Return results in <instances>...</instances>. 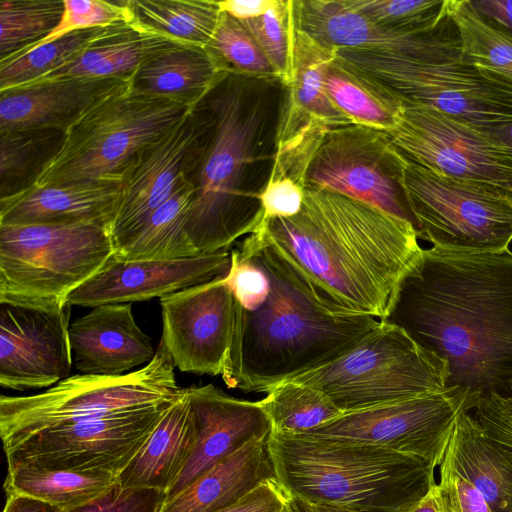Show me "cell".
<instances>
[{"label": "cell", "mask_w": 512, "mask_h": 512, "mask_svg": "<svg viewBox=\"0 0 512 512\" xmlns=\"http://www.w3.org/2000/svg\"><path fill=\"white\" fill-rule=\"evenodd\" d=\"M448 366L447 388L512 396V252L423 249L380 320Z\"/></svg>", "instance_id": "6da1fadb"}, {"label": "cell", "mask_w": 512, "mask_h": 512, "mask_svg": "<svg viewBox=\"0 0 512 512\" xmlns=\"http://www.w3.org/2000/svg\"><path fill=\"white\" fill-rule=\"evenodd\" d=\"M330 304L381 320L423 248L407 221L353 198L306 186L300 211L253 232Z\"/></svg>", "instance_id": "7a4b0ae2"}, {"label": "cell", "mask_w": 512, "mask_h": 512, "mask_svg": "<svg viewBox=\"0 0 512 512\" xmlns=\"http://www.w3.org/2000/svg\"><path fill=\"white\" fill-rule=\"evenodd\" d=\"M288 98L277 76L227 72L203 99L208 128L185 224L197 255L227 251L262 222Z\"/></svg>", "instance_id": "3957f363"}, {"label": "cell", "mask_w": 512, "mask_h": 512, "mask_svg": "<svg viewBox=\"0 0 512 512\" xmlns=\"http://www.w3.org/2000/svg\"><path fill=\"white\" fill-rule=\"evenodd\" d=\"M237 248L264 270L270 290L252 311L235 300L232 343L221 376L228 388L268 393L342 357L380 326L378 318L330 304L256 234Z\"/></svg>", "instance_id": "277c9868"}, {"label": "cell", "mask_w": 512, "mask_h": 512, "mask_svg": "<svg viewBox=\"0 0 512 512\" xmlns=\"http://www.w3.org/2000/svg\"><path fill=\"white\" fill-rule=\"evenodd\" d=\"M334 62L379 102L398 113L425 106L478 129L512 120V84L462 60L449 7L411 49H335Z\"/></svg>", "instance_id": "5b68a950"}, {"label": "cell", "mask_w": 512, "mask_h": 512, "mask_svg": "<svg viewBox=\"0 0 512 512\" xmlns=\"http://www.w3.org/2000/svg\"><path fill=\"white\" fill-rule=\"evenodd\" d=\"M274 474L290 495L356 512H408L429 490L431 461L381 446L271 432Z\"/></svg>", "instance_id": "8992f818"}, {"label": "cell", "mask_w": 512, "mask_h": 512, "mask_svg": "<svg viewBox=\"0 0 512 512\" xmlns=\"http://www.w3.org/2000/svg\"><path fill=\"white\" fill-rule=\"evenodd\" d=\"M192 108L140 93L130 79L122 80L63 131L30 185L119 184L132 159Z\"/></svg>", "instance_id": "52a82bcc"}, {"label": "cell", "mask_w": 512, "mask_h": 512, "mask_svg": "<svg viewBox=\"0 0 512 512\" xmlns=\"http://www.w3.org/2000/svg\"><path fill=\"white\" fill-rule=\"evenodd\" d=\"M114 253L97 223L0 225V304L61 310Z\"/></svg>", "instance_id": "ba28073f"}, {"label": "cell", "mask_w": 512, "mask_h": 512, "mask_svg": "<svg viewBox=\"0 0 512 512\" xmlns=\"http://www.w3.org/2000/svg\"><path fill=\"white\" fill-rule=\"evenodd\" d=\"M163 342L143 368L120 376L78 374L28 396L0 397L3 448L43 429L172 402L179 394Z\"/></svg>", "instance_id": "9c48e42d"}, {"label": "cell", "mask_w": 512, "mask_h": 512, "mask_svg": "<svg viewBox=\"0 0 512 512\" xmlns=\"http://www.w3.org/2000/svg\"><path fill=\"white\" fill-rule=\"evenodd\" d=\"M448 378L443 359L381 322L342 357L291 380L320 390L346 413L441 392Z\"/></svg>", "instance_id": "30bf717a"}, {"label": "cell", "mask_w": 512, "mask_h": 512, "mask_svg": "<svg viewBox=\"0 0 512 512\" xmlns=\"http://www.w3.org/2000/svg\"><path fill=\"white\" fill-rule=\"evenodd\" d=\"M405 186L418 237L460 252H503L512 241V199L407 163Z\"/></svg>", "instance_id": "8fae6325"}, {"label": "cell", "mask_w": 512, "mask_h": 512, "mask_svg": "<svg viewBox=\"0 0 512 512\" xmlns=\"http://www.w3.org/2000/svg\"><path fill=\"white\" fill-rule=\"evenodd\" d=\"M386 132L407 163L512 199V148L490 134L425 106L402 107Z\"/></svg>", "instance_id": "7c38bea8"}, {"label": "cell", "mask_w": 512, "mask_h": 512, "mask_svg": "<svg viewBox=\"0 0 512 512\" xmlns=\"http://www.w3.org/2000/svg\"><path fill=\"white\" fill-rule=\"evenodd\" d=\"M407 161L386 131L349 124L329 128L306 173V186L364 202L409 222L418 234L405 186Z\"/></svg>", "instance_id": "4fadbf2b"}, {"label": "cell", "mask_w": 512, "mask_h": 512, "mask_svg": "<svg viewBox=\"0 0 512 512\" xmlns=\"http://www.w3.org/2000/svg\"><path fill=\"white\" fill-rule=\"evenodd\" d=\"M172 402L43 429L4 447L7 465L117 476Z\"/></svg>", "instance_id": "5bb4252c"}, {"label": "cell", "mask_w": 512, "mask_h": 512, "mask_svg": "<svg viewBox=\"0 0 512 512\" xmlns=\"http://www.w3.org/2000/svg\"><path fill=\"white\" fill-rule=\"evenodd\" d=\"M208 115L201 102L144 147L119 181L110 233L115 251L125 245L185 177H193L205 142Z\"/></svg>", "instance_id": "9a60e30c"}, {"label": "cell", "mask_w": 512, "mask_h": 512, "mask_svg": "<svg viewBox=\"0 0 512 512\" xmlns=\"http://www.w3.org/2000/svg\"><path fill=\"white\" fill-rule=\"evenodd\" d=\"M477 398L467 389L445 390L408 400L346 412L304 434L361 442L431 461L455 415L473 409Z\"/></svg>", "instance_id": "2e32d148"}, {"label": "cell", "mask_w": 512, "mask_h": 512, "mask_svg": "<svg viewBox=\"0 0 512 512\" xmlns=\"http://www.w3.org/2000/svg\"><path fill=\"white\" fill-rule=\"evenodd\" d=\"M160 300L162 336L175 367L200 375H223L231 348L235 298L225 275Z\"/></svg>", "instance_id": "e0dca14e"}, {"label": "cell", "mask_w": 512, "mask_h": 512, "mask_svg": "<svg viewBox=\"0 0 512 512\" xmlns=\"http://www.w3.org/2000/svg\"><path fill=\"white\" fill-rule=\"evenodd\" d=\"M71 307L49 311L0 304V384L13 390L52 387L70 377Z\"/></svg>", "instance_id": "ac0fdd59"}, {"label": "cell", "mask_w": 512, "mask_h": 512, "mask_svg": "<svg viewBox=\"0 0 512 512\" xmlns=\"http://www.w3.org/2000/svg\"><path fill=\"white\" fill-rule=\"evenodd\" d=\"M230 252L169 260H127L115 254L67 298L70 306L95 307L159 299L227 274Z\"/></svg>", "instance_id": "d6986e66"}, {"label": "cell", "mask_w": 512, "mask_h": 512, "mask_svg": "<svg viewBox=\"0 0 512 512\" xmlns=\"http://www.w3.org/2000/svg\"><path fill=\"white\" fill-rule=\"evenodd\" d=\"M196 440L191 457L167 493L173 498L216 463L250 440L270 434L271 421L259 401L238 399L213 384L187 388Z\"/></svg>", "instance_id": "ffe728a7"}, {"label": "cell", "mask_w": 512, "mask_h": 512, "mask_svg": "<svg viewBox=\"0 0 512 512\" xmlns=\"http://www.w3.org/2000/svg\"><path fill=\"white\" fill-rule=\"evenodd\" d=\"M73 365L86 375L120 376L151 362V338L138 326L131 303L92 307L69 327Z\"/></svg>", "instance_id": "44dd1931"}, {"label": "cell", "mask_w": 512, "mask_h": 512, "mask_svg": "<svg viewBox=\"0 0 512 512\" xmlns=\"http://www.w3.org/2000/svg\"><path fill=\"white\" fill-rule=\"evenodd\" d=\"M124 79H57L0 91V132L66 130L98 97Z\"/></svg>", "instance_id": "7402d4cb"}, {"label": "cell", "mask_w": 512, "mask_h": 512, "mask_svg": "<svg viewBox=\"0 0 512 512\" xmlns=\"http://www.w3.org/2000/svg\"><path fill=\"white\" fill-rule=\"evenodd\" d=\"M119 184L28 186L0 198V225L97 223L111 229Z\"/></svg>", "instance_id": "603a6c76"}, {"label": "cell", "mask_w": 512, "mask_h": 512, "mask_svg": "<svg viewBox=\"0 0 512 512\" xmlns=\"http://www.w3.org/2000/svg\"><path fill=\"white\" fill-rule=\"evenodd\" d=\"M196 434L189 413L188 391L181 388L142 447L118 473L123 488L168 491L186 467Z\"/></svg>", "instance_id": "cb8c5ba5"}, {"label": "cell", "mask_w": 512, "mask_h": 512, "mask_svg": "<svg viewBox=\"0 0 512 512\" xmlns=\"http://www.w3.org/2000/svg\"><path fill=\"white\" fill-rule=\"evenodd\" d=\"M270 434L250 440L216 463L166 500L160 512H218L262 480L275 476L268 449Z\"/></svg>", "instance_id": "d4e9b609"}, {"label": "cell", "mask_w": 512, "mask_h": 512, "mask_svg": "<svg viewBox=\"0 0 512 512\" xmlns=\"http://www.w3.org/2000/svg\"><path fill=\"white\" fill-rule=\"evenodd\" d=\"M443 445L454 468L494 512H512V458L484 434L469 408L455 415L445 430Z\"/></svg>", "instance_id": "484cf974"}, {"label": "cell", "mask_w": 512, "mask_h": 512, "mask_svg": "<svg viewBox=\"0 0 512 512\" xmlns=\"http://www.w3.org/2000/svg\"><path fill=\"white\" fill-rule=\"evenodd\" d=\"M225 73L206 46L173 43L144 61L130 80L140 93L196 107Z\"/></svg>", "instance_id": "4316f807"}, {"label": "cell", "mask_w": 512, "mask_h": 512, "mask_svg": "<svg viewBox=\"0 0 512 512\" xmlns=\"http://www.w3.org/2000/svg\"><path fill=\"white\" fill-rule=\"evenodd\" d=\"M173 43L180 42L147 29L135 19L120 22L108 26L73 61L35 82L57 79L128 80L151 55Z\"/></svg>", "instance_id": "83f0119b"}, {"label": "cell", "mask_w": 512, "mask_h": 512, "mask_svg": "<svg viewBox=\"0 0 512 512\" xmlns=\"http://www.w3.org/2000/svg\"><path fill=\"white\" fill-rule=\"evenodd\" d=\"M194 192L192 178H183L143 227L115 251V256L127 260H169L198 256L185 233Z\"/></svg>", "instance_id": "f1b7e54d"}, {"label": "cell", "mask_w": 512, "mask_h": 512, "mask_svg": "<svg viewBox=\"0 0 512 512\" xmlns=\"http://www.w3.org/2000/svg\"><path fill=\"white\" fill-rule=\"evenodd\" d=\"M334 57V49L321 45L295 28L289 100L329 128L354 124L334 105L325 89L324 74Z\"/></svg>", "instance_id": "f546056e"}, {"label": "cell", "mask_w": 512, "mask_h": 512, "mask_svg": "<svg viewBox=\"0 0 512 512\" xmlns=\"http://www.w3.org/2000/svg\"><path fill=\"white\" fill-rule=\"evenodd\" d=\"M116 477L17 465L8 467L4 489L6 493H22L42 499L66 512L98 496L116 481Z\"/></svg>", "instance_id": "4dcf8cb0"}, {"label": "cell", "mask_w": 512, "mask_h": 512, "mask_svg": "<svg viewBox=\"0 0 512 512\" xmlns=\"http://www.w3.org/2000/svg\"><path fill=\"white\" fill-rule=\"evenodd\" d=\"M134 19L174 41L206 46L220 17L214 0H129Z\"/></svg>", "instance_id": "1f68e13d"}, {"label": "cell", "mask_w": 512, "mask_h": 512, "mask_svg": "<svg viewBox=\"0 0 512 512\" xmlns=\"http://www.w3.org/2000/svg\"><path fill=\"white\" fill-rule=\"evenodd\" d=\"M107 27L74 31L0 59V91L33 83L65 66L84 52Z\"/></svg>", "instance_id": "d6a6232c"}, {"label": "cell", "mask_w": 512, "mask_h": 512, "mask_svg": "<svg viewBox=\"0 0 512 512\" xmlns=\"http://www.w3.org/2000/svg\"><path fill=\"white\" fill-rule=\"evenodd\" d=\"M462 60L512 84V36L488 23L469 0H450Z\"/></svg>", "instance_id": "836d02e7"}, {"label": "cell", "mask_w": 512, "mask_h": 512, "mask_svg": "<svg viewBox=\"0 0 512 512\" xmlns=\"http://www.w3.org/2000/svg\"><path fill=\"white\" fill-rule=\"evenodd\" d=\"M272 432L304 433L343 414L320 390L289 380L260 400Z\"/></svg>", "instance_id": "e575fe53"}, {"label": "cell", "mask_w": 512, "mask_h": 512, "mask_svg": "<svg viewBox=\"0 0 512 512\" xmlns=\"http://www.w3.org/2000/svg\"><path fill=\"white\" fill-rule=\"evenodd\" d=\"M63 11V0H2L0 59L45 38L58 25Z\"/></svg>", "instance_id": "d590c367"}, {"label": "cell", "mask_w": 512, "mask_h": 512, "mask_svg": "<svg viewBox=\"0 0 512 512\" xmlns=\"http://www.w3.org/2000/svg\"><path fill=\"white\" fill-rule=\"evenodd\" d=\"M356 12L384 31L410 36L435 26L449 0H346Z\"/></svg>", "instance_id": "8d00e7d4"}, {"label": "cell", "mask_w": 512, "mask_h": 512, "mask_svg": "<svg viewBox=\"0 0 512 512\" xmlns=\"http://www.w3.org/2000/svg\"><path fill=\"white\" fill-rule=\"evenodd\" d=\"M206 47L226 72L277 76L244 24L225 12L220 13L216 29Z\"/></svg>", "instance_id": "74e56055"}, {"label": "cell", "mask_w": 512, "mask_h": 512, "mask_svg": "<svg viewBox=\"0 0 512 512\" xmlns=\"http://www.w3.org/2000/svg\"><path fill=\"white\" fill-rule=\"evenodd\" d=\"M56 131L59 130L0 132V198L13 194L19 181L25 183L24 188L30 185L28 173H32L35 166L41 170L40 159L46 162L50 158L43 152L48 144L42 143L52 139Z\"/></svg>", "instance_id": "f35d334b"}, {"label": "cell", "mask_w": 512, "mask_h": 512, "mask_svg": "<svg viewBox=\"0 0 512 512\" xmlns=\"http://www.w3.org/2000/svg\"><path fill=\"white\" fill-rule=\"evenodd\" d=\"M324 85L330 100L353 123L384 131L394 126L398 113L379 102L334 60L325 71Z\"/></svg>", "instance_id": "ab89813d"}, {"label": "cell", "mask_w": 512, "mask_h": 512, "mask_svg": "<svg viewBox=\"0 0 512 512\" xmlns=\"http://www.w3.org/2000/svg\"><path fill=\"white\" fill-rule=\"evenodd\" d=\"M276 75L288 85L292 71L294 38L293 0H277L265 14L241 21Z\"/></svg>", "instance_id": "60d3db41"}, {"label": "cell", "mask_w": 512, "mask_h": 512, "mask_svg": "<svg viewBox=\"0 0 512 512\" xmlns=\"http://www.w3.org/2000/svg\"><path fill=\"white\" fill-rule=\"evenodd\" d=\"M443 436L431 459L429 484L438 512H494L475 486L454 468Z\"/></svg>", "instance_id": "b9f144b4"}, {"label": "cell", "mask_w": 512, "mask_h": 512, "mask_svg": "<svg viewBox=\"0 0 512 512\" xmlns=\"http://www.w3.org/2000/svg\"><path fill=\"white\" fill-rule=\"evenodd\" d=\"M63 4L61 20L53 31L25 48L37 47L74 31L107 27L134 19L129 0H63Z\"/></svg>", "instance_id": "7bdbcfd3"}, {"label": "cell", "mask_w": 512, "mask_h": 512, "mask_svg": "<svg viewBox=\"0 0 512 512\" xmlns=\"http://www.w3.org/2000/svg\"><path fill=\"white\" fill-rule=\"evenodd\" d=\"M167 493L154 488H123L117 480L90 501L66 512H160Z\"/></svg>", "instance_id": "ee69618b"}, {"label": "cell", "mask_w": 512, "mask_h": 512, "mask_svg": "<svg viewBox=\"0 0 512 512\" xmlns=\"http://www.w3.org/2000/svg\"><path fill=\"white\" fill-rule=\"evenodd\" d=\"M230 268L225 275L237 304L252 311L258 308L268 296L270 282L264 270L238 248L230 252Z\"/></svg>", "instance_id": "f6af8a7d"}, {"label": "cell", "mask_w": 512, "mask_h": 512, "mask_svg": "<svg viewBox=\"0 0 512 512\" xmlns=\"http://www.w3.org/2000/svg\"><path fill=\"white\" fill-rule=\"evenodd\" d=\"M470 411L484 434L512 458V396L481 397Z\"/></svg>", "instance_id": "bcb514c9"}, {"label": "cell", "mask_w": 512, "mask_h": 512, "mask_svg": "<svg viewBox=\"0 0 512 512\" xmlns=\"http://www.w3.org/2000/svg\"><path fill=\"white\" fill-rule=\"evenodd\" d=\"M290 496L273 476L262 480L236 502L218 512H284Z\"/></svg>", "instance_id": "7dc6e473"}, {"label": "cell", "mask_w": 512, "mask_h": 512, "mask_svg": "<svg viewBox=\"0 0 512 512\" xmlns=\"http://www.w3.org/2000/svg\"><path fill=\"white\" fill-rule=\"evenodd\" d=\"M488 23L512 36V0H469Z\"/></svg>", "instance_id": "c3c4849f"}, {"label": "cell", "mask_w": 512, "mask_h": 512, "mask_svg": "<svg viewBox=\"0 0 512 512\" xmlns=\"http://www.w3.org/2000/svg\"><path fill=\"white\" fill-rule=\"evenodd\" d=\"M277 0H223L217 1L220 12L243 21L259 17L269 11Z\"/></svg>", "instance_id": "681fc988"}, {"label": "cell", "mask_w": 512, "mask_h": 512, "mask_svg": "<svg viewBox=\"0 0 512 512\" xmlns=\"http://www.w3.org/2000/svg\"><path fill=\"white\" fill-rule=\"evenodd\" d=\"M3 512H65L64 509L42 499L22 494L6 493Z\"/></svg>", "instance_id": "f907efd6"}, {"label": "cell", "mask_w": 512, "mask_h": 512, "mask_svg": "<svg viewBox=\"0 0 512 512\" xmlns=\"http://www.w3.org/2000/svg\"><path fill=\"white\" fill-rule=\"evenodd\" d=\"M480 130L490 134L497 140L512 148V120L491 124L487 127L481 128Z\"/></svg>", "instance_id": "816d5d0a"}, {"label": "cell", "mask_w": 512, "mask_h": 512, "mask_svg": "<svg viewBox=\"0 0 512 512\" xmlns=\"http://www.w3.org/2000/svg\"><path fill=\"white\" fill-rule=\"evenodd\" d=\"M408 512H438L429 490Z\"/></svg>", "instance_id": "f5cc1de1"}, {"label": "cell", "mask_w": 512, "mask_h": 512, "mask_svg": "<svg viewBox=\"0 0 512 512\" xmlns=\"http://www.w3.org/2000/svg\"><path fill=\"white\" fill-rule=\"evenodd\" d=\"M284 512H315L312 505L305 500L290 496Z\"/></svg>", "instance_id": "db71d44e"}, {"label": "cell", "mask_w": 512, "mask_h": 512, "mask_svg": "<svg viewBox=\"0 0 512 512\" xmlns=\"http://www.w3.org/2000/svg\"><path fill=\"white\" fill-rule=\"evenodd\" d=\"M315 512H356L340 507L329 506V505H320V504H311Z\"/></svg>", "instance_id": "11a10c76"}]
</instances>
